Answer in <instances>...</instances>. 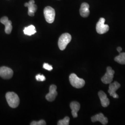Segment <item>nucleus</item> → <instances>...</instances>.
<instances>
[{
    "instance_id": "f257e3e1",
    "label": "nucleus",
    "mask_w": 125,
    "mask_h": 125,
    "mask_svg": "<svg viewBox=\"0 0 125 125\" xmlns=\"http://www.w3.org/2000/svg\"><path fill=\"white\" fill-rule=\"evenodd\" d=\"M6 98L9 105L12 108L17 107L20 104V99L18 95L13 92L7 93Z\"/></svg>"
},
{
    "instance_id": "f03ea898",
    "label": "nucleus",
    "mask_w": 125,
    "mask_h": 125,
    "mask_svg": "<svg viewBox=\"0 0 125 125\" xmlns=\"http://www.w3.org/2000/svg\"><path fill=\"white\" fill-rule=\"evenodd\" d=\"M69 80L71 85L77 89H80L83 87L85 84V81L83 79L78 77L77 75L72 73L69 76Z\"/></svg>"
},
{
    "instance_id": "7ed1b4c3",
    "label": "nucleus",
    "mask_w": 125,
    "mask_h": 125,
    "mask_svg": "<svg viewBox=\"0 0 125 125\" xmlns=\"http://www.w3.org/2000/svg\"><path fill=\"white\" fill-rule=\"evenodd\" d=\"M72 40V36L68 33L62 34L59 38L58 45L60 50L63 51L65 49L68 44Z\"/></svg>"
},
{
    "instance_id": "20e7f679",
    "label": "nucleus",
    "mask_w": 125,
    "mask_h": 125,
    "mask_svg": "<svg viewBox=\"0 0 125 125\" xmlns=\"http://www.w3.org/2000/svg\"><path fill=\"white\" fill-rule=\"evenodd\" d=\"M44 14L46 22L49 23L53 22L55 17V11L53 8L50 6L45 7L44 10Z\"/></svg>"
},
{
    "instance_id": "39448f33",
    "label": "nucleus",
    "mask_w": 125,
    "mask_h": 125,
    "mask_svg": "<svg viewBox=\"0 0 125 125\" xmlns=\"http://www.w3.org/2000/svg\"><path fill=\"white\" fill-rule=\"evenodd\" d=\"M115 72L112 69L111 67H107V72L105 75L103 76L101 79V80L104 84H109L113 80Z\"/></svg>"
},
{
    "instance_id": "423d86ee",
    "label": "nucleus",
    "mask_w": 125,
    "mask_h": 125,
    "mask_svg": "<svg viewBox=\"0 0 125 125\" xmlns=\"http://www.w3.org/2000/svg\"><path fill=\"white\" fill-rule=\"evenodd\" d=\"M105 19L104 18H101L98 22L96 24V30L99 34H104L107 32L109 30V26L105 24Z\"/></svg>"
},
{
    "instance_id": "0eeeda50",
    "label": "nucleus",
    "mask_w": 125,
    "mask_h": 125,
    "mask_svg": "<svg viewBox=\"0 0 125 125\" xmlns=\"http://www.w3.org/2000/svg\"><path fill=\"white\" fill-rule=\"evenodd\" d=\"M13 70L9 67L2 66L0 67V76L5 79H9L13 76Z\"/></svg>"
},
{
    "instance_id": "6e6552de",
    "label": "nucleus",
    "mask_w": 125,
    "mask_h": 125,
    "mask_svg": "<svg viewBox=\"0 0 125 125\" xmlns=\"http://www.w3.org/2000/svg\"><path fill=\"white\" fill-rule=\"evenodd\" d=\"M121 87V84L117 82H115L113 83H109V89L108 92L110 96H112L114 98H118L119 95L116 93L117 90L119 89Z\"/></svg>"
},
{
    "instance_id": "1a4fd4ad",
    "label": "nucleus",
    "mask_w": 125,
    "mask_h": 125,
    "mask_svg": "<svg viewBox=\"0 0 125 125\" xmlns=\"http://www.w3.org/2000/svg\"><path fill=\"white\" fill-rule=\"evenodd\" d=\"M57 86L55 85H52L49 88V92L45 96L46 99L49 102H52L56 99L58 95L57 91Z\"/></svg>"
},
{
    "instance_id": "9d476101",
    "label": "nucleus",
    "mask_w": 125,
    "mask_h": 125,
    "mask_svg": "<svg viewBox=\"0 0 125 125\" xmlns=\"http://www.w3.org/2000/svg\"><path fill=\"white\" fill-rule=\"evenodd\" d=\"M25 6L28 8V14L30 16H34V13L38 9L37 6L35 4L34 0H30L28 2L25 3Z\"/></svg>"
},
{
    "instance_id": "9b49d317",
    "label": "nucleus",
    "mask_w": 125,
    "mask_h": 125,
    "mask_svg": "<svg viewBox=\"0 0 125 125\" xmlns=\"http://www.w3.org/2000/svg\"><path fill=\"white\" fill-rule=\"evenodd\" d=\"M0 21L2 24L5 25V32L8 34H10L13 28L11 21H9L7 17L4 16L0 19Z\"/></svg>"
},
{
    "instance_id": "f8f14e48",
    "label": "nucleus",
    "mask_w": 125,
    "mask_h": 125,
    "mask_svg": "<svg viewBox=\"0 0 125 125\" xmlns=\"http://www.w3.org/2000/svg\"><path fill=\"white\" fill-rule=\"evenodd\" d=\"M91 121L93 122L96 121L100 122L103 125H106L108 123V119L107 117H105L102 113H99L91 117Z\"/></svg>"
},
{
    "instance_id": "ddd939ff",
    "label": "nucleus",
    "mask_w": 125,
    "mask_h": 125,
    "mask_svg": "<svg viewBox=\"0 0 125 125\" xmlns=\"http://www.w3.org/2000/svg\"><path fill=\"white\" fill-rule=\"evenodd\" d=\"M98 96L103 107H107L110 104V101L107 98V94L103 91L101 90L98 92Z\"/></svg>"
},
{
    "instance_id": "4468645a",
    "label": "nucleus",
    "mask_w": 125,
    "mask_h": 125,
    "mask_svg": "<svg viewBox=\"0 0 125 125\" xmlns=\"http://www.w3.org/2000/svg\"><path fill=\"white\" fill-rule=\"evenodd\" d=\"M89 6L87 3H83L81 6L80 13L83 17H87L89 14Z\"/></svg>"
},
{
    "instance_id": "2eb2a0df",
    "label": "nucleus",
    "mask_w": 125,
    "mask_h": 125,
    "mask_svg": "<svg viewBox=\"0 0 125 125\" xmlns=\"http://www.w3.org/2000/svg\"><path fill=\"white\" fill-rule=\"evenodd\" d=\"M70 107L72 109V115L74 118L77 117V112L80 110V104L77 102H72L70 104Z\"/></svg>"
},
{
    "instance_id": "dca6fc26",
    "label": "nucleus",
    "mask_w": 125,
    "mask_h": 125,
    "mask_svg": "<svg viewBox=\"0 0 125 125\" xmlns=\"http://www.w3.org/2000/svg\"><path fill=\"white\" fill-rule=\"evenodd\" d=\"M23 31L25 35H28V36H31L36 33V28H35V27H34L33 25H30L29 26L26 27L24 28Z\"/></svg>"
},
{
    "instance_id": "f3484780",
    "label": "nucleus",
    "mask_w": 125,
    "mask_h": 125,
    "mask_svg": "<svg viewBox=\"0 0 125 125\" xmlns=\"http://www.w3.org/2000/svg\"><path fill=\"white\" fill-rule=\"evenodd\" d=\"M115 60L121 64H125V52H120V54L115 58Z\"/></svg>"
},
{
    "instance_id": "a211bd4d",
    "label": "nucleus",
    "mask_w": 125,
    "mask_h": 125,
    "mask_svg": "<svg viewBox=\"0 0 125 125\" xmlns=\"http://www.w3.org/2000/svg\"><path fill=\"white\" fill-rule=\"evenodd\" d=\"M70 118L69 117H65L62 120L59 121L58 122V125H69Z\"/></svg>"
},
{
    "instance_id": "6ab92c4d",
    "label": "nucleus",
    "mask_w": 125,
    "mask_h": 125,
    "mask_svg": "<svg viewBox=\"0 0 125 125\" xmlns=\"http://www.w3.org/2000/svg\"><path fill=\"white\" fill-rule=\"evenodd\" d=\"M31 125H46V122L44 120H40L39 121H33L30 124Z\"/></svg>"
},
{
    "instance_id": "aec40b11",
    "label": "nucleus",
    "mask_w": 125,
    "mask_h": 125,
    "mask_svg": "<svg viewBox=\"0 0 125 125\" xmlns=\"http://www.w3.org/2000/svg\"><path fill=\"white\" fill-rule=\"evenodd\" d=\"M36 79L38 81H40V82H43L45 80V76L40 74H38L36 76Z\"/></svg>"
},
{
    "instance_id": "412c9836",
    "label": "nucleus",
    "mask_w": 125,
    "mask_h": 125,
    "mask_svg": "<svg viewBox=\"0 0 125 125\" xmlns=\"http://www.w3.org/2000/svg\"><path fill=\"white\" fill-rule=\"evenodd\" d=\"M43 68L45 70H46L47 71H51L53 69V68L52 67V66L50 65L48 63H44Z\"/></svg>"
},
{
    "instance_id": "4be33fe9",
    "label": "nucleus",
    "mask_w": 125,
    "mask_h": 125,
    "mask_svg": "<svg viewBox=\"0 0 125 125\" xmlns=\"http://www.w3.org/2000/svg\"><path fill=\"white\" fill-rule=\"evenodd\" d=\"M122 48L121 47H118L117 48V51L119 52H121L122 51Z\"/></svg>"
}]
</instances>
